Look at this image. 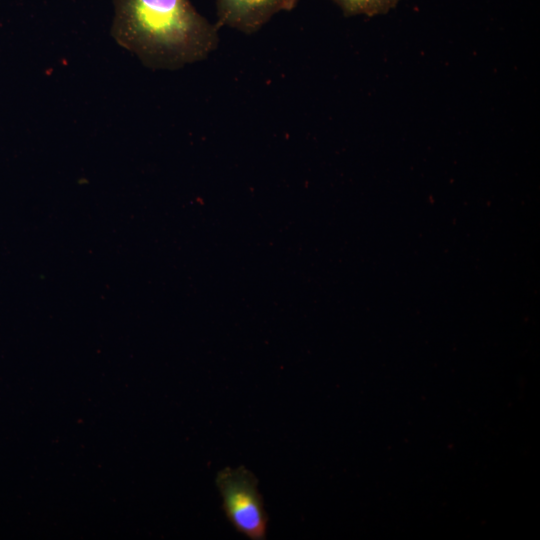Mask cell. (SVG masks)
Returning a JSON list of instances; mask_svg holds the SVG:
<instances>
[{"label": "cell", "instance_id": "7a4b0ae2", "mask_svg": "<svg viewBox=\"0 0 540 540\" xmlns=\"http://www.w3.org/2000/svg\"><path fill=\"white\" fill-rule=\"evenodd\" d=\"M215 484L223 511L236 531L252 540H264L268 516L256 476L244 466L226 467L218 472Z\"/></svg>", "mask_w": 540, "mask_h": 540}, {"label": "cell", "instance_id": "277c9868", "mask_svg": "<svg viewBox=\"0 0 540 540\" xmlns=\"http://www.w3.org/2000/svg\"><path fill=\"white\" fill-rule=\"evenodd\" d=\"M346 16L364 15L368 17L385 14L393 9L399 0H331Z\"/></svg>", "mask_w": 540, "mask_h": 540}, {"label": "cell", "instance_id": "6da1fadb", "mask_svg": "<svg viewBox=\"0 0 540 540\" xmlns=\"http://www.w3.org/2000/svg\"><path fill=\"white\" fill-rule=\"evenodd\" d=\"M113 5L112 37L150 69H179L218 47V27L190 0H113Z\"/></svg>", "mask_w": 540, "mask_h": 540}, {"label": "cell", "instance_id": "3957f363", "mask_svg": "<svg viewBox=\"0 0 540 540\" xmlns=\"http://www.w3.org/2000/svg\"><path fill=\"white\" fill-rule=\"evenodd\" d=\"M297 3L298 0H215L216 26L252 34L277 13L293 10Z\"/></svg>", "mask_w": 540, "mask_h": 540}]
</instances>
